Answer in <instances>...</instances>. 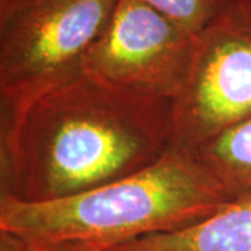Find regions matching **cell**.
<instances>
[{
    "label": "cell",
    "mask_w": 251,
    "mask_h": 251,
    "mask_svg": "<svg viewBox=\"0 0 251 251\" xmlns=\"http://www.w3.org/2000/svg\"><path fill=\"white\" fill-rule=\"evenodd\" d=\"M62 251H85V250H62Z\"/></svg>",
    "instance_id": "11"
},
{
    "label": "cell",
    "mask_w": 251,
    "mask_h": 251,
    "mask_svg": "<svg viewBox=\"0 0 251 251\" xmlns=\"http://www.w3.org/2000/svg\"><path fill=\"white\" fill-rule=\"evenodd\" d=\"M196 35L140 0H119L82 70L120 90L175 103L190 77Z\"/></svg>",
    "instance_id": "5"
},
{
    "label": "cell",
    "mask_w": 251,
    "mask_h": 251,
    "mask_svg": "<svg viewBox=\"0 0 251 251\" xmlns=\"http://www.w3.org/2000/svg\"><path fill=\"white\" fill-rule=\"evenodd\" d=\"M230 198L251 194V116L224 130L194 151Z\"/></svg>",
    "instance_id": "7"
},
{
    "label": "cell",
    "mask_w": 251,
    "mask_h": 251,
    "mask_svg": "<svg viewBox=\"0 0 251 251\" xmlns=\"http://www.w3.org/2000/svg\"><path fill=\"white\" fill-rule=\"evenodd\" d=\"M251 116V0H226L196 35L187 84L173 103L171 147L194 151Z\"/></svg>",
    "instance_id": "4"
},
{
    "label": "cell",
    "mask_w": 251,
    "mask_h": 251,
    "mask_svg": "<svg viewBox=\"0 0 251 251\" xmlns=\"http://www.w3.org/2000/svg\"><path fill=\"white\" fill-rule=\"evenodd\" d=\"M173 102L82 72L45 91L0 140V196L46 202L152 165L171 147Z\"/></svg>",
    "instance_id": "1"
},
{
    "label": "cell",
    "mask_w": 251,
    "mask_h": 251,
    "mask_svg": "<svg viewBox=\"0 0 251 251\" xmlns=\"http://www.w3.org/2000/svg\"><path fill=\"white\" fill-rule=\"evenodd\" d=\"M9 1L10 0H0V9H1V7H4Z\"/></svg>",
    "instance_id": "10"
},
{
    "label": "cell",
    "mask_w": 251,
    "mask_h": 251,
    "mask_svg": "<svg viewBox=\"0 0 251 251\" xmlns=\"http://www.w3.org/2000/svg\"><path fill=\"white\" fill-rule=\"evenodd\" d=\"M193 34H198L222 9L226 0H140Z\"/></svg>",
    "instance_id": "8"
},
{
    "label": "cell",
    "mask_w": 251,
    "mask_h": 251,
    "mask_svg": "<svg viewBox=\"0 0 251 251\" xmlns=\"http://www.w3.org/2000/svg\"><path fill=\"white\" fill-rule=\"evenodd\" d=\"M106 251H251V194L232 198L204 219Z\"/></svg>",
    "instance_id": "6"
},
{
    "label": "cell",
    "mask_w": 251,
    "mask_h": 251,
    "mask_svg": "<svg viewBox=\"0 0 251 251\" xmlns=\"http://www.w3.org/2000/svg\"><path fill=\"white\" fill-rule=\"evenodd\" d=\"M119 0H10L0 9V140L41 94L82 72Z\"/></svg>",
    "instance_id": "3"
},
{
    "label": "cell",
    "mask_w": 251,
    "mask_h": 251,
    "mask_svg": "<svg viewBox=\"0 0 251 251\" xmlns=\"http://www.w3.org/2000/svg\"><path fill=\"white\" fill-rule=\"evenodd\" d=\"M230 200L193 151L169 147L152 165L75 196L46 202L0 196V232L28 251H106L196 224Z\"/></svg>",
    "instance_id": "2"
},
{
    "label": "cell",
    "mask_w": 251,
    "mask_h": 251,
    "mask_svg": "<svg viewBox=\"0 0 251 251\" xmlns=\"http://www.w3.org/2000/svg\"><path fill=\"white\" fill-rule=\"evenodd\" d=\"M0 251H28L16 237L0 232Z\"/></svg>",
    "instance_id": "9"
}]
</instances>
